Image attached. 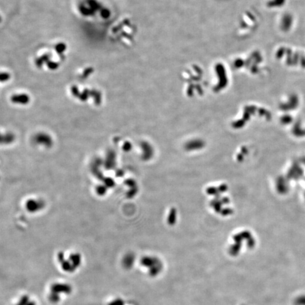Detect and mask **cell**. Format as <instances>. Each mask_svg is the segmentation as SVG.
Wrapping results in <instances>:
<instances>
[{
	"mask_svg": "<svg viewBox=\"0 0 305 305\" xmlns=\"http://www.w3.org/2000/svg\"><path fill=\"white\" fill-rule=\"evenodd\" d=\"M35 142L36 143L39 144V145L45 146L47 147H50L52 145V143H53L51 138L45 134H38V135H36L35 138Z\"/></svg>",
	"mask_w": 305,
	"mask_h": 305,
	"instance_id": "cell-1",
	"label": "cell"
},
{
	"mask_svg": "<svg viewBox=\"0 0 305 305\" xmlns=\"http://www.w3.org/2000/svg\"><path fill=\"white\" fill-rule=\"evenodd\" d=\"M43 204H41L40 201H37L35 200H29L26 203V208L28 210L31 212L37 211L43 207Z\"/></svg>",
	"mask_w": 305,
	"mask_h": 305,
	"instance_id": "cell-2",
	"label": "cell"
}]
</instances>
